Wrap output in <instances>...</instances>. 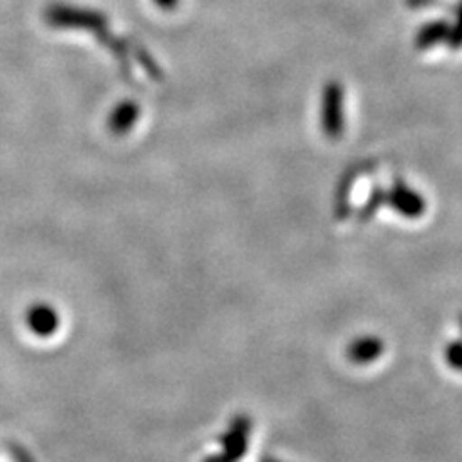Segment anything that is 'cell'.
<instances>
[{"mask_svg": "<svg viewBox=\"0 0 462 462\" xmlns=\"http://www.w3.org/2000/svg\"><path fill=\"white\" fill-rule=\"evenodd\" d=\"M27 326L33 329L37 336H51L58 328V316L47 305H35L27 312Z\"/></svg>", "mask_w": 462, "mask_h": 462, "instance_id": "cell-1", "label": "cell"}]
</instances>
